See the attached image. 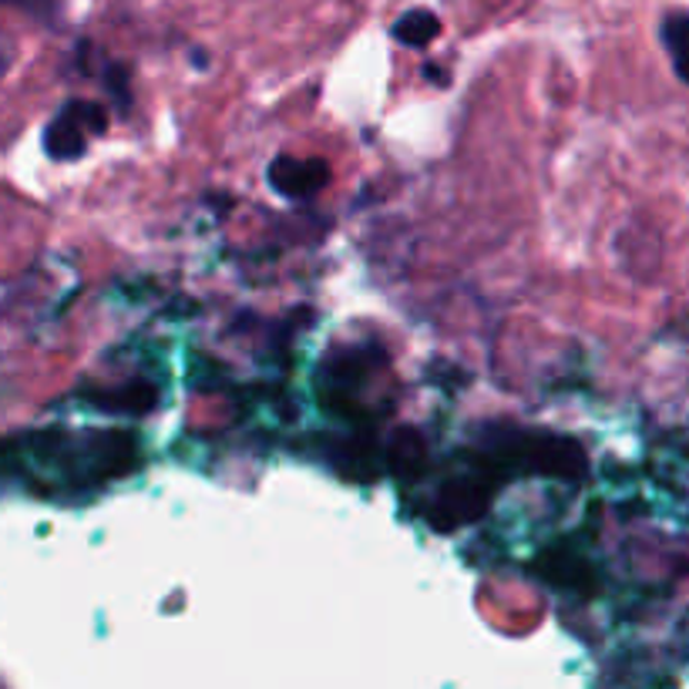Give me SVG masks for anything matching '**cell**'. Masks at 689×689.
<instances>
[{
	"label": "cell",
	"instance_id": "7",
	"mask_svg": "<svg viewBox=\"0 0 689 689\" xmlns=\"http://www.w3.org/2000/svg\"><path fill=\"white\" fill-rule=\"evenodd\" d=\"M393 41L407 44V48H428L438 34H441V21L431 11H407L397 24H393Z\"/></svg>",
	"mask_w": 689,
	"mask_h": 689
},
{
	"label": "cell",
	"instance_id": "4",
	"mask_svg": "<svg viewBox=\"0 0 689 689\" xmlns=\"http://www.w3.org/2000/svg\"><path fill=\"white\" fill-rule=\"evenodd\" d=\"M488 501H491V491H488L485 485H478V481H471V478L451 481V485L438 495L435 511H431V521H435L441 531L458 528V525H468V521H475V518L488 508Z\"/></svg>",
	"mask_w": 689,
	"mask_h": 689
},
{
	"label": "cell",
	"instance_id": "1",
	"mask_svg": "<svg viewBox=\"0 0 689 689\" xmlns=\"http://www.w3.org/2000/svg\"><path fill=\"white\" fill-rule=\"evenodd\" d=\"M498 461L511 471L525 475H556V478H579L586 471V455L576 441L556 438V435H515L508 445H501Z\"/></svg>",
	"mask_w": 689,
	"mask_h": 689
},
{
	"label": "cell",
	"instance_id": "2",
	"mask_svg": "<svg viewBox=\"0 0 689 689\" xmlns=\"http://www.w3.org/2000/svg\"><path fill=\"white\" fill-rule=\"evenodd\" d=\"M104 108L91 101H68L61 114L44 131V152L58 162H68L84 152L88 134L104 131Z\"/></svg>",
	"mask_w": 689,
	"mask_h": 689
},
{
	"label": "cell",
	"instance_id": "6",
	"mask_svg": "<svg viewBox=\"0 0 689 689\" xmlns=\"http://www.w3.org/2000/svg\"><path fill=\"white\" fill-rule=\"evenodd\" d=\"M662 44L669 51V61H672L679 81L689 84V11L666 14V21H662Z\"/></svg>",
	"mask_w": 689,
	"mask_h": 689
},
{
	"label": "cell",
	"instance_id": "5",
	"mask_svg": "<svg viewBox=\"0 0 689 689\" xmlns=\"http://www.w3.org/2000/svg\"><path fill=\"white\" fill-rule=\"evenodd\" d=\"M538 569H541V576H545L548 582H559V586H566V589H589V586H596L586 559L572 556L569 548H551V551H545Z\"/></svg>",
	"mask_w": 689,
	"mask_h": 689
},
{
	"label": "cell",
	"instance_id": "9",
	"mask_svg": "<svg viewBox=\"0 0 689 689\" xmlns=\"http://www.w3.org/2000/svg\"><path fill=\"white\" fill-rule=\"evenodd\" d=\"M104 84L118 94V101H121V108H124V101H128V71H124L121 64H108Z\"/></svg>",
	"mask_w": 689,
	"mask_h": 689
},
{
	"label": "cell",
	"instance_id": "3",
	"mask_svg": "<svg viewBox=\"0 0 689 689\" xmlns=\"http://www.w3.org/2000/svg\"><path fill=\"white\" fill-rule=\"evenodd\" d=\"M269 186L287 199H310L330 182V166L323 159H290L280 156L269 166Z\"/></svg>",
	"mask_w": 689,
	"mask_h": 689
},
{
	"label": "cell",
	"instance_id": "8",
	"mask_svg": "<svg viewBox=\"0 0 689 689\" xmlns=\"http://www.w3.org/2000/svg\"><path fill=\"white\" fill-rule=\"evenodd\" d=\"M387 458H390V465H393L400 475H413V471L425 465V441L413 435V431H403V435H397V438L390 441Z\"/></svg>",
	"mask_w": 689,
	"mask_h": 689
}]
</instances>
